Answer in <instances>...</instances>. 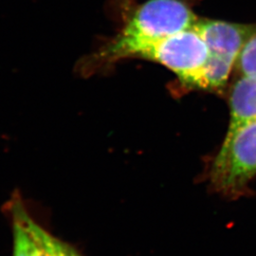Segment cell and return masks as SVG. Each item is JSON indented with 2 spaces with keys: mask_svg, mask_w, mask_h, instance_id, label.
Listing matches in <instances>:
<instances>
[{
  "mask_svg": "<svg viewBox=\"0 0 256 256\" xmlns=\"http://www.w3.org/2000/svg\"><path fill=\"white\" fill-rule=\"evenodd\" d=\"M12 236L14 256H46L27 230L16 220H12Z\"/></svg>",
  "mask_w": 256,
  "mask_h": 256,
  "instance_id": "7",
  "label": "cell"
},
{
  "mask_svg": "<svg viewBox=\"0 0 256 256\" xmlns=\"http://www.w3.org/2000/svg\"><path fill=\"white\" fill-rule=\"evenodd\" d=\"M209 54L202 36L192 27L158 40L137 57L162 64L178 77L183 86L200 88Z\"/></svg>",
  "mask_w": 256,
  "mask_h": 256,
  "instance_id": "3",
  "label": "cell"
},
{
  "mask_svg": "<svg viewBox=\"0 0 256 256\" xmlns=\"http://www.w3.org/2000/svg\"><path fill=\"white\" fill-rule=\"evenodd\" d=\"M12 220L19 222L32 236L46 256H81L72 246L48 232L34 220L19 192H14L7 204Z\"/></svg>",
  "mask_w": 256,
  "mask_h": 256,
  "instance_id": "5",
  "label": "cell"
},
{
  "mask_svg": "<svg viewBox=\"0 0 256 256\" xmlns=\"http://www.w3.org/2000/svg\"><path fill=\"white\" fill-rule=\"evenodd\" d=\"M236 68L239 75H256V34L242 48Z\"/></svg>",
  "mask_w": 256,
  "mask_h": 256,
  "instance_id": "8",
  "label": "cell"
},
{
  "mask_svg": "<svg viewBox=\"0 0 256 256\" xmlns=\"http://www.w3.org/2000/svg\"><path fill=\"white\" fill-rule=\"evenodd\" d=\"M194 27L205 41L210 54L236 62L246 43L256 34V24H238L216 19L198 18Z\"/></svg>",
  "mask_w": 256,
  "mask_h": 256,
  "instance_id": "4",
  "label": "cell"
},
{
  "mask_svg": "<svg viewBox=\"0 0 256 256\" xmlns=\"http://www.w3.org/2000/svg\"><path fill=\"white\" fill-rule=\"evenodd\" d=\"M230 122L226 136L256 120V75H240L230 93Z\"/></svg>",
  "mask_w": 256,
  "mask_h": 256,
  "instance_id": "6",
  "label": "cell"
},
{
  "mask_svg": "<svg viewBox=\"0 0 256 256\" xmlns=\"http://www.w3.org/2000/svg\"><path fill=\"white\" fill-rule=\"evenodd\" d=\"M198 19L185 0H147L117 36L86 58L81 70L95 72L122 59L137 57L158 40L194 27Z\"/></svg>",
  "mask_w": 256,
  "mask_h": 256,
  "instance_id": "1",
  "label": "cell"
},
{
  "mask_svg": "<svg viewBox=\"0 0 256 256\" xmlns=\"http://www.w3.org/2000/svg\"><path fill=\"white\" fill-rule=\"evenodd\" d=\"M256 176V120L224 138L216 156L210 182L218 192L239 196Z\"/></svg>",
  "mask_w": 256,
  "mask_h": 256,
  "instance_id": "2",
  "label": "cell"
}]
</instances>
